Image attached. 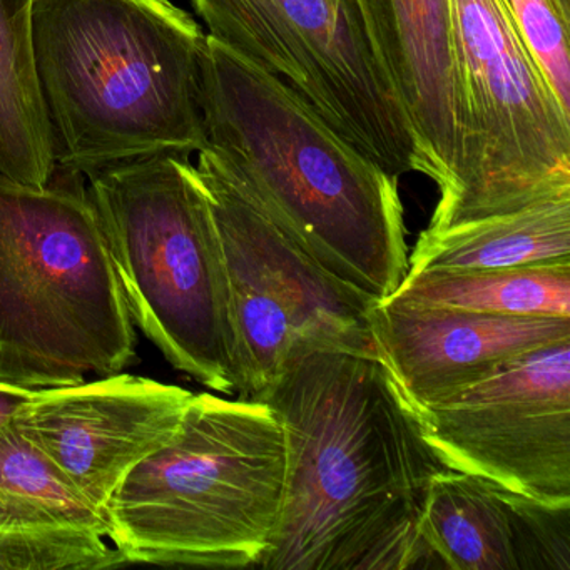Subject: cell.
<instances>
[{
	"label": "cell",
	"mask_w": 570,
	"mask_h": 570,
	"mask_svg": "<svg viewBox=\"0 0 570 570\" xmlns=\"http://www.w3.org/2000/svg\"><path fill=\"white\" fill-rule=\"evenodd\" d=\"M373 48L445 195L462 132L452 0H356Z\"/></svg>",
	"instance_id": "14"
},
{
	"label": "cell",
	"mask_w": 570,
	"mask_h": 570,
	"mask_svg": "<svg viewBox=\"0 0 570 570\" xmlns=\"http://www.w3.org/2000/svg\"><path fill=\"white\" fill-rule=\"evenodd\" d=\"M256 402L285 433V495L258 566L422 570L420 519L446 470L385 363L316 350Z\"/></svg>",
	"instance_id": "1"
},
{
	"label": "cell",
	"mask_w": 570,
	"mask_h": 570,
	"mask_svg": "<svg viewBox=\"0 0 570 570\" xmlns=\"http://www.w3.org/2000/svg\"><path fill=\"white\" fill-rule=\"evenodd\" d=\"M195 393L118 372L35 390L9 422L105 519L126 476L178 432Z\"/></svg>",
	"instance_id": "11"
},
{
	"label": "cell",
	"mask_w": 570,
	"mask_h": 570,
	"mask_svg": "<svg viewBox=\"0 0 570 570\" xmlns=\"http://www.w3.org/2000/svg\"><path fill=\"white\" fill-rule=\"evenodd\" d=\"M285 472L269 405L195 393L175 436L109 500L108 540L129 566L256 567L278 525Z\"/></svg>",
	"instance_id": "4"
},
{
	"label": "cell",
	"mask_w": 570,
	"mask_h": 570,
	"mask_svg": "<svg viewBox=\"0 0 570 570\" xmlns=\"http://www.w3.org/2000/svg\"><path fill=\"white\" fill-rule=\"evenodd\" d=\"M35 0H0V173L42 186L56 173L32 55Z\"/></svg>",
	"instance_id": "16"
},
{
	"label": "cell",
	"mask_w": 570,
	"mask_h": 570,
	"mask_svg": "<svg viewBox=\"0 0 570 570\" xmlns=\"http://www.w3.org/2000/svg\"><path fill=\"white\" fill-rule=\"evenodd\" d=\"M392 299L430 308L570 318V262L406 275Z\"/></svg>",
	"instance_id": "17"
},
{
	"label": "cell",
	"mask_w": 570,
	"mask_h": 570,
	"mask_svg": "<svg viewBox=\"0 0 570 570\" xmlns=\"http://www.w3.org/2000/svg\"><path fill=\"white\" fill-rule=\"evenodd\" d=\"M129 566L101 533H0V570H102Z\"/></svg>",
	"instance_id": "19"
},
{
	"label": "cell",
	"mask_w": 570,
	"mask_h": 570,
	"mask_svg": "<svg viewBox=\"0 0 570 570\" xmlns=\"http://www.w3.org/2000/svg\"><path fill=\"white\" fill-rule=\"evenodd\" d=\"M530 55L570 112V0H505Z\"/></svg>",
	"instance_id": "20"
},
{
	"label": "cell",
	"mask_w": 570,
	"mask_h": 570,
	"mask_svg": "<svg viewBox=\"0 0 570 570\" xmlns=\"http://www.w3.org/2000/svg\"><path fill=\"white\" fill-rule=\"evenodd\" d=\"M135 326L173 368L235 395V333L222 239L188 156H156L89 176Z\"/></svg>",
	"instance_id": "6"
},
{
	"label": "cell",
	"mask_w": 570,
	"mask_h": 570,
	"mask_svg": "<svg viewBox=\"0 0 570 570\" xmlns=\"http://www.w3.org/2000/svg\"><path fill=\"white\" fill-rule=\"evenodd\" d=\"M199 176L222 239L235 333L238 399L259 400L316 350L379 358L370 309L379 299L340 282L296 248L235 188L208 146Z\"/></svg>",
	"instance_id": "9"
},
{
	"label": "cell",
	"mask_w": 570,
	"mask_h": 570,
	"mask_svg": "<svg viewBox=\"0 0 570 570\" xmlns=\"http://www.w3.org/2000/svg\"><path fill=\"white\" fill-rule=\"evenodd\" d=\"M570 262V195L517 212L422 232L409 272H459Z\"/></svg>",
	"instance_id": "15"
},
{
	"label": "cell",
	"mask_w": 570,
	"mask_h": 570,
	"mask_svg": "<svg viewBox=\"0 0 570 570\" xmlns=\"http://www.w3.org/2000/svg\"><path fill=\"white\" fill-rule=\"evenodd\" d=\"M81 530L108 539L106 520L11 422L0 426V533Z\"/></svg>",
	"instance_id": "18"
},
{
	"label": "cell",
	"mask_w": 570,
	"mask_h": 570,
	"mask_svg": "<svg viewBox=\"0 0 570 570\" xmlns=\"http://www.w3.org/2000/svg\"><path fill=\"white\" fill-rule=\"evenodd\" d=\"M379 358L415 409L440 402L533 350L570 340V318L430 308L385 298L370 309Z\"/></svg>",
	"instance_id": "12"
},
{
	"label": "cell",
	"mask_w": 570,
	"mask_h": 570,
	"mask_svg": "<svg viewBox=\"0 0 570 570\" xmlns=\"http://www.w3.org/2000/svg\"><path fill=\"white\" fill-rule=\"evenodd\" d=\"M422 570H570V502L472 473L433 476L420 519Z\"/></svg>",
	"instance_id": "13"
},
{
	"label": "cell",
	"mask_w": 570,
	"mask_h": 570,
	"mask_svg": "<svg viewBox=\"0 0 570 570\" xmlns=\"http://www.w3.org/2000/svg\"><path fill=\"white\" fill-rule=\"evenodd\" d=\"M136 348L88 191L0 173V385L35 392L112 375Z\"/></svg>",
	"instance_id": "5"
},
{
	"label": "cell",
	"mask_w": 570,
	"mask_h": 570,
	"mask_svg": "<svg viewBox=\"0 0 570 570\" xmlns=\"http://www.w3.org/2000/svg\"><path fill=\"white\" fill-rule=\"evenodd\" d=\"M202 109L206 146L249 205L340 282L379 302L395 293L409 272L399 179L212 36Z\"/></svg>",
	"instance_id": "2"
},
{
	"label": "cell",
	"mask_w": 570,
	"mask_h": 570,
	"mask_svg": "<svg viewBox=\"0 0 570 570\" xmlns=\"http://www.w3.org/2000/svg\"><path fill=\"white\" fill-rule=\"evenodd\" d=\"M415 410L446 469L543 502H570V340Z\"/></svg>",
	"instance_id": "10"
},
{
	"label": "cell",
	"mask_w": 570,
	"mask_h": 570,
	"mask_svg": "<svg viewBox=\"0 0 570 570\" xmlns=\"http://www.w3.org/2000/svg\"><path fill=\"white\" fill-rule=\"evenodd\" d=\"M208 36L285 81L346 142L393 178L429 159L356 0H191Z\"/></svg>",
	"instance_id": "8"
},
{
	"label": "cell",
	"mask_w": 570,
	"mask_h": 570,
	"mask_svg": "<svg viewBox=\"0 0 570 570\" xmlns=\"http://www.w3.org/2000/svg\"><path fill=\"white\" fill-rule=\"evenodd\" d=\"M452 11L462 132L452 186L429 232L570 195V112L505 0H452Z\"/></svg>",
	"instance_id": "7"
},
{
	"label": "cell",
	"mask_w": 570,
	"mask_h": 570,
	"mask_svg": "<svg viewBox=\"0 0 570 570\" xmlns=\"http://www.w3.org/2000/svg\"><path fill=\"white\" fill-rule=\"evenodd\" d=\"M29 393L31 392L28 390L0 385V426L6 425L12 419L18 406L28 399Z\"/></svg>",
	"instance_id": "21"
},
{
	"label": "cell",
	"mask_w": 570,
	"mask_h": 570,
	"mask_svg": "<svg viewBox=\"0 0 570 570\" xmlns=\"http://www.w3.org/2000/svg\"><path fill=\"white\" fill-rule=\"evenodd\" d=\"M206 39L171 0H35L32 55L56 169L89 178L198 155Z\"/></svg>",
	"instance_id": "3"
}]
</instances>
